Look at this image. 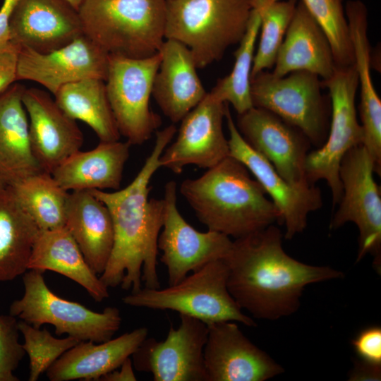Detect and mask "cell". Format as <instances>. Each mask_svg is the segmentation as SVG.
Segmentation results:
<instances>
[{"mask_svg": "<svg viewBox=\"0 0 381 381\" xmlns=\"http://www.w3.org/2000/svg\"><path fill=\"white\" fill-rule=\"evenodd\" d=\"M225 119L229 156L241 162L259 182L277 208L285 239H291L307 226L308 214L322 206V193L315 185L298 186L286 181L274 167L243 138L231 116L229 104Z\"/></svg>", "mask_w": 381, "mask_h": 381, "instance_id": "5bb4252c", "label": "cell"}, {"mask_svg": "<svg viewBox=\"0 0 381 381\" xmlns=\"http://www.w3.org/2000/svg\"><path fill=\"white\" fill-rule=\"evenodd\" d=\"M18 320L11 315H0V371L13 373L25 352L19 339Z\"/></svg>", "mask_w": 381, "mask_h": 381, "instance_id": "d590c367", "label": "cell"}, {"mask_svg": "<svg viewBox=\"0 0 381 381\" xmlns=\"http://www.w3.org/2000/svg\"><path fill=\"white\" fill-rule=\"evenodd\" d=\"M260 25V14L253 6L246 31L234 53L231 71L220 78L210 92L219 100L231 104L238 114L253 107L250 96L251 71Z\"/></svg>", "mask_w": 381, "mask_h": 381, "instance_id": "1f68e13d", "label": "cell"}, {"mask_svg": "<svg viewBox=\"0 0 381 381\" xmlns=\"http://www.w3.org/2000/svg\"><path fill=\"white\" fill-rule=\"evenodd\" d=\"M66 1H68L76 10H78L83 0H66Z\"/></svg>", "mask_w": 381, "mask_h": 381, "instance_id": "7bdbcfd3", "label": "cell"}, {"mask_svg": "<svg viewBox=\"0 0 381 381\" xmlns=\"http://www.w3.org/2000/svg\"><path fill=\"white\" fill-rule=\"evenodd\" d=\"M322 87L320 78L308 71L279 77L266 70L251 78V101L298 128L318 148L327 139L331 113Z\"/></svg>", "mask_w": 381, "mask_h": 381, "instance_id": "ba28073f", "label": "cell"}, {"mask_svg": "<svg viewBox=\"0 0 381 381\" xmlns=\"http://www.w3.org/2000/svg\"><path fill=\"white\" fill-rule=\"evenodd\" d=\"M381 380V364L372 363L358 358L348 373L350 381H377Z\"/></svg>", "mask_w": 381, "mask_h": 381, "instance_id": "f35d334b", "label": "cell"}, {"mask_svg": "<svg viewBox=\"0 0 381 381\" xmlns=\"http://www.w3.org/2000/svg\"><path fill=\"white\" fill-rule=\"evenodd\" d=\"M180 315L166 339L146 338L131 355L133 368L151 373L155 381H207L204 348L208 327L195 318Z\"/></svg>", "mask_w": 381, "mask_h": 381, "instance_id": "4fadbf2b", "label": "cell"}, {"mask_svg": "<svg viewBox=\"0 0 381 381\" xmlns=\"http://www.w3.org/2000/svg\"><path fill=\"white\" fill-rule=\"evenodd\" d=\"M20 47L9 40L0 45V93L16 82Z\"/></svg>", "mask_w": 381, "mask_h": 381, "instance_id": "74e56055", "label": "cell"}, {"mask_svg": "<svg viewBox=\"0 0 381 381\" xmlns=\"http://www.w3.org/2000/svg\"><path fill=\"white\" fill-rule=\"evenodd\" d=\"M160 60L159 52L142 59L109 55L107 96L119 133L131 145L147 141L162 124L150 107Z\"/></svg>", "mask_w": 381, "mask_h": 381, "instance_id": "30bf717a", "label": "cell"}, {"mask_svg": "<svg viewBox=\"0 0 381 381\" xmlns=\"http://www.w3.org/2000/svg\"><path fill=\"white\" fill-rule=\"evenodd\" d=\"M228 103L210 92L180 121L174 142L159 157L160 166L180 174L188 165L210 169L229 156L223 131Z\"/></svg>", "mask_w": 381, "mask_h": 381, "instance_id": "9a60e30c", "label": "cell"}, {"mask_svg": "<svg viewBox=\"0 0 381 381\" xmlns=\"http://www.w3.org/2000/svg\"><path fill=\"white\" fill-rule=\"evenodd\" d=\"M345 14L353 51V65L360 87L359 105L364 139L363 145L372 159L375 171L381 174V100L373 85L371 47L368 37V8L361 0L347 1Z\"/></svg>", "mask_w": 381, "mask_h": 381, "instance_id": "7402d4cb", "label": "cell"}, {"mask_svg": "<svg viewBox=\"0 0 381 381\" xmlns=\"http://www.w3.org/2000/svg\"><path fill=\"white\" fill-rule=\"evenodd\" d=\"M204 362L207 381H265L283 367L247 338L234 321L207 325Z\"/></svg>", "mask_w": 381, "mask_h": 381, "instance_id": "ac0fdd59", "label": "cell"}, {"mask_svg": "<svg viewBox=\"0 0 381 381\" xmlns=\"http://www.w3.org/2000/svg\"><path fill=\"white\" fill-rule=\"evenodd\" d=\"M8 186L4 182V181L2 179V178L0 176V191L5 188H6Z\"/></svg>", "mask_w": 381, "mask_h": 381, "instance_id": "ee69618b", "label": "cell"}, {"mask_svg": "<svg viewBox=\"0 0 381 381\" xmlns=\"http://www.w3.org/2000/svg\"><path fill=\"white\" fill-rule=\"evenodd\" d=\"M374 173L373 162L363 145L345 154L339 171L342 195L329 229L334 230L347 222L354 223L359 231L356 261L371 255L373 267L380 274L381 195Z\"/></svg>", "mask_w": 381, "mask_h": 381, "instance_id": "8fae6325", "label": "cell"}, {"mask_svg": "<svg viewBox=\"0 0 381 381\" xmlns=\"http://www.w3.org/2000/svg\"><path fill=\"white\" fill-rule=\"evenodd\" d=\"M22 101L29 122L33 155L42 171L52 174L65 159L80 150L83 135L50 94L37 87L25 88Z\"/></svg>", "mask_w": 381, "mask_h": 381, "instance_id": "d6986e66", "label": "cell"}, {"mask_svg": "<svg viewBox=\"0 0 381 381\" xmlns=\"http://www.w3.org/2000/svg\"><path fill=\"white\" fill-rule=\"evenodd\" d=\"M176 190L174 181L166 183L164 221L157 241L169 286L178 284L189 272L210 262L224 260L233 244L230 237L222 233L209 229L201 232L190 225L178 210Z\"/></svg>", "mask_w": 381, "mask_h": 381, "instance_id": "7c38bea8", "label": "cell"}, {"mask_svg": "<svg viewBox=\"0 0 381 381\" xmlns=\"http://www.w3.org/2000/svg\"><path fill=\"white\" fill-rule=\"evenodd\" d=\"M71 118L88 125L100 141L119 140V133L108 99L105 80L87 78L61 87L54 95Z\"/></svg>", "mask_w": 381, "mask_h": 381, "instance_id": "f546056e", "label": "cell"}, {"mask_svg": "<svg viewBox=\"0 0 381 381\" xmlns=\"http://www.w3.org/2000/svg\"><path fill=\"white\" fill-rule=\"evenodd\" d=\"M131 146L127 141H100L92 150L72 154L52 175L67 191L119 190Z\"/></svg>", "mask_w": 381, "mask_h": 381, "instance_id": "484cf974", "label": "cell"}, {"mask_svg": "<svg viewBox=\"0 0 381 381\" xmlns=\"http://www.w3.org/2000/svg\"><path fill=\"white\" fill-rule=\"evenodd\" d=\"M132 360L129 357L116 369L103 375L99 380L102 381H135Z\"/></svg>", "mask_w": 381, "mask_h": 381, "instance_id": "60d3db41", "label": "cell"}, {"mask_svg": "<svg viewBox=\"0 0 381 381\" xmlns=\"http://www.w3.org/2000/svg\"><path fill=\"white\" fill-rule=\"evenodd\" d=\"M25 88L15 82L0 93V176L8 186L44 171L31 148L28 117L22 101Z\"/></svg>", "mask_w": 381, "mask_h": 381, "instance_id": "d4e9b609", "label": "cell"}, {"mask_svg": "<svg viewBox=\"0 0 381 381\" xmlns=\"http://www.w3.org/2000/svg\"><path fill=\"white\" fill-rule=\"evenodd\" d=\"M171 124L156 131L154 147L134 179L112 192L89 191L108 208L114 227V246L100 279L108 287L121 285L135 292L142 288H160L157 273L158 237L162 228L164 202L149 199V186L161 167L159 157L176 133Z\"/></svg>", "mask_w": 381, "mask_h": 381, "instance_id": "6da1fadb", "label": "cell"}, {"mask_svg": "<svg viewBox=\"0 0 381 381\" xmlns=\"http://www.w3.org/2000/svg\"><path fill=\"white\" fill-rule=\"evenodd\" d=\"M109 55L84 34L42 54L20 47L16 81L30 80L54 95L64 85L87 78L106 80Z\"/></svg>", "mask_w": 381, "mask_h": 381, "instance_id": "e0dca14e", "label": "cell"}, {"mask_svg": "<svg viewBox=\"0 0 381 381\" xmlns=\"http://www.w3.org/2000/svg\"><path fill=\"white\" fill-rule=\"evenodd\" d=\"M43 273L28 270L23 274L24 293L11 304L10 315L37 328L52 325L57 335L66 334L80 341L100 343L112 338L122 322L117 308L107 307L96 312L61 298L47 285Z\"/></svg>", "mask_w": 381, "mask_h": 381, "instance_id": "52a82bcc", "label": "cell"}, {"mask_svg": "<svg viewBox=\"0 0 381 381\" xmlns=\"http://www.w3.org/2000/svg\"><path fill=\"white\" fill-rule=\"evenodd\" d=\"M253 8V0H167L164 37L184 44L203 68L240 42Z\"/></svg>", "mask_w": 381, "mask_h": 381, "instance_id": "5b68a950", "label": "cell"}, {"mask_svg": "<svg viewBox=\"0 0 381 381\" xmlns=\"http://www.w3.org/2000/svg\"><path fill=\"white\" fill-rule=\"evenodd\" d=\"M39 228L9 186L0 191V282L12 281L28 270Z\"/></svg>", "mask_w": 381, "mask_h": 381, "instance_id": "f1b7e54d", "label": "cell"}, {"mask_svg": "<svg viewBox=\"0 0 381 381\" xmlns=\"http://www.w3.org/2000/svg\"><path fill=\"white\" fill-rule=\"evenodd\" d=\"M278 227H267L236 238L224 260L228 289L241 309L254 318L276 320L292 315L309 284L344 277L328 266L311 265L289 255Z\"/></svg>", "mask_w": 381, "mask_h": 381, "instance_id": "7a4b0ae2", "label": "cell"}, {"mask_svg": "<svg viewBox=\"0 0 381 381\" xmlns=\"http://www.w3.org/2000/svg\"><path fill=\"white\" fill-rule=\"evenodd\" d=\"M9 30L11 41L42 54L83 34L78 11L66 0H18Z\"/></svg>", "mask_w": 381, "mask_h": 381, "instance_id": "ffe728a7", "label": "cell"}, {"mask_svg": "<svg viewBox=\"0 0 381 381\" xmlns=\"http://www.w3.org/2000/svg\"><path fill=\"white\" fill-rule=\"evenodd\" d=\"M20 379L13 375V373H4L0 371V381H18Z\"/></svg>", "mask_w": 381, "mask_h": 381, "instance_id": "b9f144b4", "label": "cell"}, {"mask_svg": "<svg viewBox=\"0 0 381 381\" xmlns=\"http://www.w3.org/2000/svg\"><path fill=\"white\" fill-rule=\"evenodd\" d=\"M335 67L328 38L300 0L271 72L282 77L294 71H306L325 80L332 75Z\"/></svg>", "mask_w": 381, "mask_h": 381, "instance_id": "603a6c76", "label": "cell"}, {"mask_svg": "<svg viewBox=\"0 0 381 381\" xmlns=\"http://www.w3.org/2000/svg\"><path fill=\"white\" fill-rule=\"evenodd\" d=\"M9 187L40 230L65 226L69 193L52 174L41 171Z\"/></svg>", "mask_w": 381, "mask_h": 381, "instance_id": "4dcf8cb0", "label": "cell"}, {"mask_svg": "<svg viewBox=\"0 0 381 381\" xmlns=\"http://www.w3.org/2000/svg\"><path fill=\"white\" fill-rule=\"evenodd\" d=\"M147 334L142 327L100 343L81 341L52 364L47 377L51 381L99 380L131 357Z\"/></svg>", "mask_w": 381, "mask_h": 381, "instance_id": "cb8c5ba5", "label": "cell"}, {"mask_svg": "<svg viewBox=\"0 0 381 381\" xmlns=\"http://www.w3.org/2000/svg\"><path fill=\"white\" fill-rule=\"evenodd\" d=\"M358 358L381 364V327L373 325L362 329L351 340Z\"/></svg>", "mask_w": 381, "mask_h": 381, "instance_id": "8d00e7d4", "label": "cell"}, {"mask_svg": "<svg viewBox=\"0 0 381 381\" xmlns=\"http://www.w3.org/2000/svg\"><path fill=\"white\" fill-rule=\"evenodd\" d=\"M180 193L209 230L239 238L277 222L280 214L256 179L229 156L201 176L187 179Z\"/></svg>", "mask_w": 381, "mask_h": 381, "instance_id": "3957f363", "label": "cell"}, {"mask_svg": "<svg viewBox=\"0 0 381 381\" xmlns=\"http://www.w3.org/2000/svg\"><path fill=\"white\" fill-rule=\"evenodd\" d=\"M236 126L245 141L289 183L310 185L305 164L312 145L298 128L274 113L253 107L238 114Z\"/></svg>", "mask_w": 381, "mask_h": 381, "instance_id": "2e32d148", "label": "cell"}, {"mask_svg": "<svg viewBox=\"0 0 381 381\" xmlns=\"http://www.w3.org/2000/svg\"><path fill=\"white\" fill-rule=\"evenodd\" d=\"M159 52L161 60L152 96L172 123L183 118L206 96L190 51L182 43L165 39Z\"/></svg>", "mask_w": 381, "mask_h": 381, "instance_id": "44dd1931", "label": "cell"}, {"mask_svg": "<svg viewBox=\"0 0 381 381\" xmlns=\"http://www.w3.org/2000/svg\"><path fill=\"white\" fill-rule=\"evenodd\" d=\"M228 267L224 260L210 262L176 284L167 288H143L122 298L124 304L159 310H172L206 325L234 321L255 327L230 294Z\"/></svg>", "mask_w": 381, "mask_h": 381, "instance_id": "8992f818", "label": "cell"}, {"mask_svg": "<svg viewBox=\"0 0 381 381\" xmlns=\"http://www.w3.org/2000/svg\"><path fill=\"white\" fill-rule=\"evenodd\" d=\"M18 0H4L0 8V45L10 40L9 23Z\"/></svg>", "mask_w": 381, "mask_h": 381, "instance_id": "ab89813d", "label": "cell"}, {"mask_svg": "<svg viewBox=\"0 0 381 381\" xmlns=\"http://www.w3.org/2000/svg\"><path fill=\"white\" fill-rule=\"evenodd\" d=\"M297 0H253L260 14L259 43L251 78L273 68L277 52L294 16Z\"/></svg>", "mask_w": 381, "mask_h": 381, "instance_id": "d6a6232c", "label": "cell"}, {"mask_svg": "<svg viewBox=\"0 0 381 381\" xmlns=\"http://www.w3.org/2000/svg\"><path fill=\"white\" fill-rule=\"evenodd\" d=\"M329 91L330 120L324 144L307 155L305 169L308 181L315 184L319 180L327 183L332 193V205H338L342 195L339 166L345 154L363 145V130L358 122L356 96L358 88L354 65L336 66L332 75L322 80Z\"/></svg>", "mask_w": 381, "mask_h": 381, "instance_id": "9c48e42d", "label": "cell"}, {"mask_svg": "<svg viewBox=\"0 0 381 381\" xmlns=\"http://www.w3.org/2000/svg\"><path fill=\"white\" fill-rule=\"evenodd\" d=\"M65 227L97 274L105 270L114 246V227L107 206L89 190L69 193Z\"/></svg>", "mask_w": 381, "mask_h": 381, "instance_id": "83f0119b", "label": "cell"}, {"mask_svg": "<svg viewBox=\"0 0 381 381\" xmlns=\"http://www.w3.org/2000/svg\"><path fill=\"white\" fill-rule=\"evenodd\" d=\"M18 329L24 339L22 346L29 358V381H37L66 351L80 341L70 336L56 338L47 329L35 327L20 320Z\"/></svg>", "mask_w": 381, "mask_h": 381, "instance_id": "e575fe53", "label": "cell"}, {"mask_svg": "<svg viewBox=\"0 0 381 381\" xmlns=\"http://www.w3.org/2000/svg\"><path fill=\"white\" fill-rule=\"evenodd\" d=\"M167 0H83V32L109 55L150 56L164 41Z\"/></svg>", "mask_w": 381, "mask_h": 381, "instance_id": "277c9868", "label": "cell"}, {"mask_svg": "<svg viewBox=\"0 0 381 381\" xmlns=\"http://www.w3.org/2000/svg\"><path fill=\"white\" fill-rule=\"evenodd\" d=\"M325 32L336 66L353 64L354 57L342 0H301Z\"/></svg>", "mask_w": 381, "mask_h": 381, "instance_id": "836d02e7", "label": "cell"}, {"mask_svg": "<svg viewBox=\"0 0 381 381\" xmlns=\"http://www.w3.org/2000/svg\"><path fill=\"white\" fill-rule=\"evenodd\" d=\"M28 270L61 274L83 286L96 301L109 296L108 287L90 267L65 227L39 230L30 255Z\"/></svg>", "mask_w": 381, "mask_h": 381, "instance_id": "4316f807", "label": "cell"}]
</instances>
